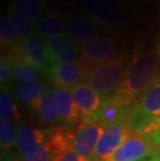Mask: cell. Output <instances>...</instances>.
<instances>
[{
    "instance_id": "obj_16",
    "label": "cell",
    "mask_w": 160,
    "mask_h": 161,
    "mask_svg": "<svg viewBox=\"0 0 160 161\" xmlns=\"http://www.w3.org/2000/svg\"><path fill=\"white\" fill-rule=\"evenodd\" d=\"M46 130L35 129L28 125H23L18 129L17 136V148L23 158H26L33 149L37 146L43 145L44 140L47 137Z\"/></svg>"
},
{
    "instance_id": "obj_22",
    "label": "cell",
    "mask_w": 160,
    "mask_h": 161,
    "mask_svg": "<svg viewBox=\"0 0 160 161\" xmlns=\"http://www.w3.org/2000/svg\"><path fill=\"white\" fill-rule=\"evenodd\" d=\"M14 5L33 21L42 18L46 8L45 0H15Z\"/></svg>"
},
{
    "instance_id": "obj_30",
    "label": "cell",
    "mask_w": 160,
    "mask_h": 161,
    "mask_svg": "<svg viewBox=\"0 0 160 161\" xmlns=\"http://www.w3.org/2000/svg\"><path fill=\"white\" fill-rule=\"evenodd\" d=\"M141 161H160V155L155 156V157H152V158H150V159H144V160H141Z\"/></svg>"
},
{
    "instance_id": "obj_4",
    "label": "cell",
    "mask_w": 160,
    "mask_h": 161,
    "mask_svg": "<svg viewBox=\"0 0 160 161\" xmlns=\"http://www.w3.org/2000/svg\"><path fill=\"white\" fill-rule=\"evenodd\" d=\"M118 40L113 36H97L84 45L81 48L80 60L86 74L95 67L114 60L118 55Z\"/></svg>"
},
{
    "instance_id": "obj_29",
    "label": "cell",
    "mask_w": 160,
    "mask_h": 161,
    "mask_svg": "<svg viewBox=\"0 0 160 161\" xmlns=\"http://www.w3.org/2000/svg\"><path fill=\"white\" fill-rule=\"evenodd\" d=\"M49 1L53 2V3H57V4H62V5H68L71 4L74 0H49Z\"/></svg>"
},
{
    "instance_id": "obj_3",
    "label": "cell",
    "mask_w": 160,
    "mask_h": 161,
    "mask_svg": "<svg viewBox=\"0 0 160 161\" xmlns=\"http://www.w3.org/2000/svg\"><path fill=\"white\" fill-rule=\"evenodd\" d=\"M128 67L123 58L95 67L86 74L83 81L90 84L102 97L113 96L124 81Z\"/></svg>"
},
{
    "instance_id": "obj_14",
    "label": "cell",
    "mask_w": 160,
    "mask_h": 161,
    "mask_svg": "<svg viewBox=\"0 0 160 161\" xmlns=\"http://www.w3.org/2000/svg\"><path fill=\"white\" fill-rule=\"evenodd\" d=\"M53 91L59 121L66 125H74L80 122L81 114L74 100L72 90L68 87H55Z\"/></svg>"
},
{
    "instance_id": "obj_12",
    "label": "cell",
    "mask_w": 160,
    "mask_h": 161,
    "mask_svg": "<svg viewBox=\"0 0 160 161\" xmlns=\"http://www.w3.org/2000/svg\"><path fill=\"white\" fill-rule=\"evenodd\" d=\"M104 132V125L96 123L91 125H80L75 133L74 150L78 155L91 160L97 145Z\"/></svg>"
},
{
    "instance_id": "obj_27",
    "label": "cell",
    "mask_w": 160,
    "mask_h": 161,
    "mask_svg": "<svg viewBox=\"0 0 160 161\" xmlns=\"http://www.w3.org/2000/svg\"><path fill=\"white\" fill-rule=\"evenodd\" d=\"M25 161H52V156L46 145L43 143L33 149L25 158Z\"/></svg>"
},
{
    "instance_id": "obj_32",
    "label": "cell",
    "mask_w": 160,
    "mask_h": 161,
    "mask_svg": "<svg viewBox=\"0 0 160 161\" xmlns=\"http://www.w3.org/2000/svg\"><path fill=\"white\" fill-rule=\"evenodd\" d=\"M157 154H159V155H160V148H159V150H158V153Z\"/></svg>"
},
{
    "instance_id": "obj_10",
    "label": "cell",
    "mask_w": 160,
    "mask_h": 161,
    "mask_svg": "<svg viewBox=\"0 0 160 161\" xmlns=\"http://www.w3.org/2000/svg\"><path fill=\"white\" fill-rule=\"evenodd\" d=\"M49 79L55 87H74L86 75L81 60L69 64H53L47 71Z\"/></svg>"
},
{
    "instance_id": "obj_8",
    "label": "cell",
    "mask_w": 160,
    "mask_h": 161,
    "mask_svg": "<svg viewBox=\"0 0 160 161\" xmlns=\"http://www.w3.org/2000/svg\"><path fill=\"white\" fill-rule=\"evenodd\" d=\"M72 94L81 114L80 125L95 124V118L102 107L105 98L101 97L98 92L86 82H80L72 87Z\"/></svg>"
},
{
    "instance_id": "obj_24",
    "label": "cell",
    "mask_w": 160,
    "mask_h": 161,
    "mask_svg": "<svg viewBox=\"0 0 160 161\" xmlns=\"http://www.w3.org/2000/svg\"><path fill=\"white\" fill-rule=\"evenodd\" d=\"M18 131L9 121H0V145L1 150H9L17 143Z\"/></svg>"
},
{
    "instance_id": "obj_21",
    "label": "cell",
    "mask_w": 160,
    "mask_h": 161,
    "mask_svg": "<svg viewBox=\"0 0 160 161\" xmlns=\"http://www.w3.org/2000/svg\"><path fill=\"white\" fill-rule=\"evenodd\" d=\"M13 67L14 79L20 82L37 80L41 75V70L26 60L20 59L15 55H9Z\"/></svg>"
},
{
    "instance_id": "obj_28",
    "label": "cell",
    "mask_w": 160,
    "mask_h": 161,
    "mask_svg": "<svg viewBox=\"0 0 160 161\" xmlns=\"http://www.w3.org/2000/svg\"><path fill=\"white\" fill-rule=\"evenodd\" d=\"M81 156L75 152L74 150H69L60 155L52 157V161H80Z\"/></svg>"
},
{
    "instance_id": "obj_9",
    "label": "cell",
    "mask_w": 160,
    "mask_h": 161,
    "mask_svg": "<svg viewBox=\"0 0 160 161\" xmlns=\"http://www.w3.org/2000/svg\"><path fill=\"white\" fill-rule=\"evenodd\" d=\"M13 55L32 64L45 73H47L51 66L47 44L39 36H33L28 40L23 41Z\"/></svg>"
},
{
    "instance_id": "obj_7",
    "label": "cell",
    "mask_w": 160,
    "mask_h": 161,
    "mask_svg": "<svg viewBox=\"0 0 160 161\" xmlns=\"http://www.w3.org/2000/svg\"><path fill=\"white\" fill-rule=\"evenodd\" d=\"M159 148L147 134H132L105 161H141L151 154H157Z\"/></svg>"
},
{
    "instance_id": "obj_19",
    "label": "cell",
    "mask_w": 160,
    "mask_h": 161,
    "mask_svg": "<svg viewBox=\"0 0 160 161\" xmlns=\"http://www.w3.org/2000/svg\"><path fill=\"white\" fill-rule=\"evenodd\" d=\"M8 18L15 28L19 39L22 40V42L36 36L35 33L36 32V24L35 21L26 17L24 14H22L14 4L11 6L8 13Z\"/></svg>"
},
{
    "instance_id": "obj_18",
    "label": "cell",
    "mask_w": 160,
    "mask_h": 161,
    "mask_svg": "<svg viewBox=\"0 0 160 161\" xmlns=\"http://www.w3.org/2000/svg\"><path fill=\"white\" fill-rule=\"evenodd\" d=\"M45 91L44 83L41 80L23 81L17 85L16 95L22 103L28 104L32 108H36L45 94Z\"/></svg>"
},
{
    "instance_id": "obj_25",
    "label": "cell",
    "mask_w": 160,
    "mask_h": 161,
    "mask_svg": "<svg viewBox=\"0 0 160 161\" xmlns=\"http://www.w3.org/2000/svg\"><path fill=\"white\" fill-rule=\"evenodd\" d=\"M0 40L2 46H13L19 40V36L8 16H2L0 18Z\"/></svg>"
},
{
    "instance_id": "obj_5",
    "label": "cell",
    "mask_w": 160,
    "mask_h": 161,
    "mask_svg": "<svg viewBox=\"0 0 160 161\" xmlns=\"http://www.w3.org/2000/svg\"><path fill=\"white\" fill-rule=\"evenodd\" d=\"M84 15L103 26H115L125 19V8L121 0H81Z\"/></svg>"
},
{
    "instance_id": "obj_11",
    "label": "cell",
    "mask_w": 160,
    "mask_h": 161,
    "mask_svg": "<svg viewBox=\"0 0 160 161\" xmlns=\"http://www.w3.org/2000/svg\"><path fill=\"white\" fill-rule=\"evenodd\" d=\"M48 48L51 64H69L79 60V49L69 35L64 33L59 36L46 41Z\"/></svg>"
},
{
    "instance_id": "obj_2",
    "label": "cell",
    "mask_w": 160,
    "mask_h": 161,
    "mask_svg": "<svg viewBox=\"0 0 160 161\" xmlns=\"http://www.w3.org/2000/svg\"><path fill=\"white\" fill-rule=\"evenodd\" d=\"M128 126L133 134H144L150 129H160L159 81L150 87L132 107L128 116Z\"/></svg>"
},
{
    "instance_id": "obj_1",
    "label": "cell",
    "mask_w": 160,
    "mask_h": 161,
    "mask_svg": "<svg viewBox=\"0 0 160 161\" xmlns=\"http://www.w3.org/2000/svg\"><path fill=\"white\" fill-rule=\"evenodd\" d=\"M159 60L152 51L136 53L128 66L125 79L114 94L125 105L132 107L158 79Z\"/></svg>"
},
{
    "instance_id": "obj_13",
    "label": "cell",
    "mask_w": 160,
    "mask_h": 161,
    "mask_svg": "<svg viewBox=\"0 0 160 161\" xmlns=\"http://www.w3.org/2000/svg\"><path fill=\"white\" fill-rule=\"evenodd\" d=\"M67 32L81 48L98 36L95 22L84 14H72L68 17Z\"/></svg>"
},
{
    "instance_id": "obj_26",
    "label": "cell",
    "mask_w": 160,
    "mask_h": 161,
    "mask_svg": "<svg viewBox=\"0 0 160 161\" xmlns=\"http://www.w3.org/2000/svg\"><path fill=\"white\" fill-rule=\"evenodd\" d=\"M14 79L13 67L9 56L1 55L0 57V83L1 87H6Z\"/></svg>"
},
{
    "instance_id": "obj_15",
    "label": "cell",
    "mask_w": 160,
    "mask_h": 161,
    "mask_svg": "<svg viewBox=\"0 0 160 161\" xmlns=\"http://www.w3.org/2000/svg\"><path fill=\"white\" fill-rule=\"evenodd\" d=\"M36 33L44 40H50L67 33V21L58 12H50L39 19Z\"/></svg>"
},
{
    "instance_id": "obj_20",
    "label": "cell",
    "mask_w": 160,
    "mask_h": 161,
    "mask_svg": "<svg viewBox=\"0 0 160 161\" xmlns=\"http://www.w3.org/2000/svg\"><path fill=\"white\" fill-rule=\"evenodd\" d=\"M37 114L40 119L45 124H54L59 119L57 114L55 96L54 91L51 88H46L45 94L41 99L40 103L36 106Z\"/></svg>"
},
{
    "instance_id": "obj_23",
    "label": "cell",
    "mask_w": 160,
    "mask_h": 161,
    "mask_svg": "<svg viewBox=\"0 0 160 161\" xmlns=\"http://www.w3.org/2000/svg\"><path fill=\"white\" fill-rule=\"evenodd\" d=\"M0 118L4 121H18L21 118L18 107L6 87H1L0 92Z\"/></svg>"
},
{
    "instance_id": "obj_33",
    "label": "cell",
    "mask_w": 160,
    "mask_h": 161,
    "mask_svg": "<svg viewBox=\"0 0 160 161\" xmlns=\"http://www.w3.org/2000/svg\"><path fill=\"white\" fill-rule=\"evenodd\" d=\"M158 81H159V82H160V78H159V80H158Z\"/></svg>"
},
{
    "instance_id": "obj_17",
    "label": "cell",
    "mask_w": 160,
    "mask_h": 161,
    "mask_svg": "<svg viewBox=\"0 0 160 161\" xmlns=\"http://www.w3.org/2000/svg\"><path fill=\"white\" fill-rule=\"evenodd\" d=\"M74 139L75 133L68 131L63 127H54L49 131L45 145L53 157L69 150H74Z\"/></svg>"
},
{
    "instance_id": "obj_31",
    "label": "cell",
    "mask_w": 160,
    "mask_h": 161,
    "mask_svg": "<svg viewBox=\"0 0 160 161\" xmlns=\"http://www.w3.org/2000/svg\"><path fill=\"white\" fill-rule=\"evenodd\" d=\"M158 55L160 57V42H159V45H158Z\"/></svg>"
},
{
    "instance_id": "obj_6",
    "label": "cell",
    "mask_w": 160,
    "mask_h": 161,
    "mask_svg": "<svg viewBox=\"0 0 160 161\" xmlns=\"http://www.w3.org/2000/svg\"><path fill=\"white\" fill-rule=\"evenodd\" d=\"M132 134L133 133L128 126V119H120L105 126L91 161H105L110 158Z\"/></svg>"
}]
</instances>
